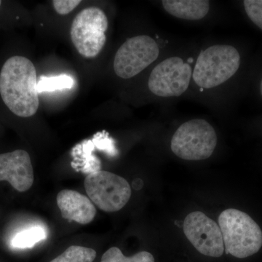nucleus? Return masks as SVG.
Instances as JSON below:
<instances>
[{
	"mask_svg": "<svg viewBox=\"0 0 262 262\" xmlns=\"http://www.w3.org/2000/svg\"><path fill=\"white\" fill-rule=\"evenodd\" d=\"M37 72L26 57L15 56L7 60L0 71V96L5 104L17 116L30 117L39 108Z\"/></svg>",
	"mask_w": 262,
	"mask_h": 262,
	"instance_id": "f257e3e1",
	"label": "nucleus"
},
{
	"mask_svg": "<svg viewBox=\"0 0 262 262\" xmlns=\"http://www.w3.org/2000/svg\"><path fill=\"white\" fill-rule=\"evenodd\" d=\"M219 226L226 253L244 258L261 249V229L247 213L234 208L225 210L219 216Z\"/></svg>",
	"mask_w": 262,
	"mask_h": 262,
	"instance_id": "f03ea898",
	"label": "nucleus"
},
{
	"mask_svg": "<svg viewBox=\"0 0 262 262\" xmlns=\"http://www.w3.org/2000/svg\"><path fill=\"white\" fill-rule=\"evenodd\" d=\"M241 56L235 48L215 45L198 56L192 77L199 87L210 89L223 84L238 70Z\"/></svg>",
	"mask_w": 262,
	"mask_h": 262,
	"instance_id": "7ed1b4c3",
	"label": "nucleus"
},
{
	"mask_svg": "<svg viewBox=\"0 0 262 262\" xmlns=\"http://www.w3.org/2000/svg\"><path fill=\"white\" fill-rule=\"evenodd\" d=\"M217 144L214 128L203 119L184 122L171 139L170 149L181 159L203 160L211 156Z\"/></svg>",
	"mask_w": 262,
	"mask_h": 262,
	"instance_id": "20e7f679",
	"label": "nucleus"
},
{
	"mask_svg": "<svg viewBox=\"0 0 262 262\" xmlns=\"http://www.w3.org/2000/svg\"><path fill=\"white\" fill-rule=\"evenodd\" d=\"M108 18L96 7L85 8L74 19L71 27L72 43L81 56L94 58L101 53L106 43Z\"/></svg>",
	"mask_w": 262,
	"mask_h": 262,
	"instance_id": "39448f33",
	"label": "nucleus"
},
{
	"mask_svg": "<svg viewBox=\"0 0 262 262\" xmlns=\"http://www.w3.org/2000/svg\"><path fill=\"white\" fill-rule=\"evenodd\" d=\"M90 200L101 211L117 212L128 203L131 188L125 179L111 172L100 170L87 176L84 182Z\"/></svg>",
	"mask_w": 262,
	"mask_h": 262,
	"instance_id": "423d86ee",
	"label": "nucleus"
},
{
	"mask_svg": "<svg viewBox=\"0 0 262 262\" xmlns=\"http://www.w3.org/2000/svg\"><path fill=\"white\" fill-rule=\"evenodd\" d=\"M159 56V47L153 38L136 36L127 39L120 46L114 61L115 74L122 79L139 75Z\"/></svg>",
	"mask_w": 262,
	"mask_h": 262,
	"instance_id": "0eeeda50",
	"label": "nucleus"
},
{
	"mask_svg": "<svg viewBox=\"0 0 262 262\" xmlns=\"http://www.w3.org/2000/svg\"><path fill=\"white\" fill-rule=\"evenodd\" d=\"M192 75L190 66L179 57H170L155 67L148 86L156 96L177 97L187 91Z\"/></svg>",
	"mask_w": 262,
	"mask_h": 262,
	"instance_id": "6e6552de",
	"label": "nucleus"
},
{
	"mask_svg": "<svg viewBox=\"0 0 262 262\" xmlns=\"http://www.w3.org/2000/svg\"><path fill=\"white\" fill-rule=\"evenodd\" d=\"M184 232L202 254L211 257L223 255L225 245L220 226L203 212H192L186 217Z\"/></svg>",
	"mask_w": 262,
	"mask_h": 262,
	"instance_id": "1a4fd4ad",
	"label": "nucleus"
},
{
	"mask_svg": "<svg viewBox=\"0 0 262 262\" xmlns=\"http://www.w3.org/2000/svg\"><path fill=\"white\" fill-rule=\"evenodd\" d=\"M34 180V170L27 151L18 149L0 155V182L6 181L15 190L24 192L32 187Z\"/></svg>",
	"mask_w": 262,
	"mask_h": 262,
	"instance_id": "9d476101",
	"label": "nucleus"
},
{
	"mask_svg": "<svg viewBox=\"0 0 262 262\" xmlns=\"http://www.w3.org/2000/svg\"><path fill=\"white\" fill-rule=\"evenodd\" d=\"M57 204L63 218L80 225L91 223L97 213L93 202L77 191H61L57 195Z\"/></svg>",
	"mask_w": 262,
	"mask_h": 262,
	"instance_id": "9b49d317",
	"label": "nucleus"
},
{
	"mask_svg": "<svg viewBox=\"0 0 262 262\" xmlns=\"http://www.w3.org/2000/svg\"><path fill=\"white\" fill-rule=\"evenodd\" d=\"M162 4L169 14L184 20H201L210 10L209 1L206 0H164Z\"/></svg>",
	"mask_w": 262,
	"mask_h": 262,
	"instance_id": "f8f14e48",
	"label": "nucleus"
},
{
	"mask_svg": "<svg viewBox=\"0 0 262 262\" xmlns=\"http://www.w3.org/2000/svg\"><path fill=\"white\" fill-rule=\"evenodd\" d=\"M96 254V251L92 248L72 246L50 262H93Z\"/></svg>",
	"mask_w": 262,
	"mask_h": 262,
	"instance_id": "ddd939ff",
	"label": "nucleus"
},
{
	"mask_svg": "<svg viewBox=\"0 0 262 262\" xmlns=\"http://www.w3.org/2000/svg\"><path fill=\"white\" fill-rule=\"evenodd\" d=\"M44 229L40 227H32L19 232L12 239V246L17 248H32L34 245L46 238Z\"/></svg>",
	"mask_w": 262,
	"mask_h": 262,
	"instance_id": "4468645a",
	"label": "nucleus"
},
{
	"mask_svg": "<svg viewBox=\"0 0 262 262\" xmlns=\"http://www.w3.org/2000/svg\"><path fill=\"white\" fill-rule=\"evenodd\" d=\"M74 83L75 82L73 79L68 75H61L51 77H42L37 82V92L40 94L43 92L71 89L73 87Z\"/></svg>",
	"mask_w": 262,
	"mask_h": 262,
	"instance_id": "2eb2a0df",
	"label": "nucleus"
},
{
	"mask_svg": "<svg viewBox=\"0 0 262 262\" xmlns=\"http://www.w3.org/2000/svg\"><path fill=\"white\" fill-rule=\"evenodd\" d=\"M101 262H155V258L151 253L146 251H141L131 257H126L118 248L113 247L103 253Z\"/></svg>",
	"mask_w": 262,
	"mask_h": 262,
	"instance_id": "dca6fc26",
	"label": "nucleus"
},
{
	"mask_svg": "<svg viewBox=\"0 0 262 262\" xmlns=\"http://www.w3.org/2000/svg\"><path fill=\"white\" fill-rule=\"evenodd\" d=\"M244 5L248 16L262 30V0H245Z\"/></svg>",
	"mask_w": 262,
	"mask_h": 262,
	"instance_id": "f3484780",
	"label": "nucleus"
},
{
	"mask_svg": "<svg viewBox=\"0 0 262 262\" xmlns=\"http://www.w3.org/2000/svg\"><path fill=\"white\" fill-rule=\"evenodd\" d=\"M81 3L80 0H53V8L59 15L69 14Z\"/></svg>",
	"mask_w": 262,
	"mask_h": 262,
	"instance_id": "a211bd4d",
	"label": "nucleus"
},
{
	"mask_svg": "<svg viewBox=\"0 0 262 262\" xmlns=\"http://www.w3.org/2000/svg\"><path fill=\"white\" fill-rule=\"evenodd\" d=\"M260 91H261V94L262 96V80H261V85H260Z\"/></svg>",
	"mask_w": 262,
	"mask_h": 262,
	"instance_id": "6ab92c4d",
	"label": "nucleus"
},
{
	"mask_svg": "<svg viewBox=\"0 0 262 262\" xmlns=\"http://www.w3.org/2000/svg\"><path fill=\"white\" fill-rule=\"evenodd\" d=\"M2 5V1H0V6H1Z\"/></svg>",
	"mask_w": 262,
	"mask_h": 262,
	"instance_id": "aec40b11",
	"label": "nucleus"
}]
</instances>
